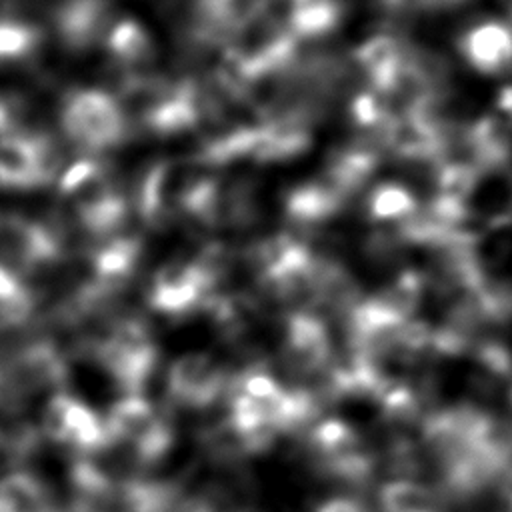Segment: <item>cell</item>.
<instances>
[{"instance_id":"6da1fadb","label":"cell","mask_w":512,"mask_h":512,"mask_svg":"<svg viewBox=\"0 0 512 512\" xmlns=\"http://www.w3.org/2000/svg\"><path fill=\"white\" fill-rule=\"evenodd\" d=\"M108 444L120 448L138 464H152L172 446V430L164 418L142 400H124L112 408L106 422Z\"/></svg>"},{"instance_id":"7a4b0ae2","label":"cell","mask_w":512,"mask_h":512,"mask_svg":"<svg viewBox=\"0 0 512 512\" xmlns=\"http://www.w3.org/2000/svg\"><path fill=\"white\" fill-rule=\"evenodd\" d=\"M44 434L58 444H66L80 452H96L108 444L106 424L84 404L60 396L54 398L42 418Z\"/></svg>"},{"instance_id":"3957f363","label":"cell","mask_w":512,"mask_h":512,"mask_svg":"<svg viewBox=\"0 0 512 512\" xmlns=\"http://www.w3.org/2000/svg\"><path fill=\"white\" fill-rule=\"evenodd\" d=\"M0 512H58V508L42 480L14 470L0 478Z\"/></svg>"},{"instance_id":"277c9868","label":"cell","mask_w":512,"mask_h":512,"mask_svg":"<svg viewBox=\"0 0 512 512\" xmlns=\"http://www.w3.org/2000/svg\"><path fill=\"white\" fill-rule=\"evenodd\" d=\"M172 394L184 404H206L218 390V378L206 360H182L172 372Z\"/></svg>"},{"instance_id":"5b68a950","label":"cell","mask_w":512,"mask_h":512,"mask_svg":"<svg viewBox=\"0 0 512 512\" xmlns=\"http://www.w3.org/2000/svg\"><path fill=\"white\" fill-rule=\"evenodd\" d=\"M384 512H420L434 510V498L430 490L414 480L388 482L380 492Z\"/></svg>"},{"instance_id":"8992f818","label":"cell","mask_w":512,"mask_h":512,"mask_svg":"<svg viewBox=\"0 0 512 512\" xmlns=\"http://www.w3.org/2000/svg\"><path fill=\"white\" fill-rule=\"evenodd\" d=\"M316 512H366L362 504L350 498H332L316 508Z\"/></svg>"},{"instance_id":"52a82bcc","label":"cell","mask_w":512,"mask_h":512,"mask_svg":"<svg viewBox=\"0 0 512 512\" xmlns=\"http://www.w3.org/2000/svg\"><path fill=\"white\" fill-rule=\"evenodd\" d=\"M510 512H512V494H510Z\"/></svg>"},{"instance_id":"ba28073f","label":"cell","mask_w":512,"mask_h":512,"mask_svg":"<svg viewBox=\"0 0 512 512\" xmlns=\"http://www.w3.org/2000/svg\"><path fill=\"white\" fill-rule=\"evenodd\" d=\"M420 512H436V510H420Z\"/></svg>"}]
</instances>
